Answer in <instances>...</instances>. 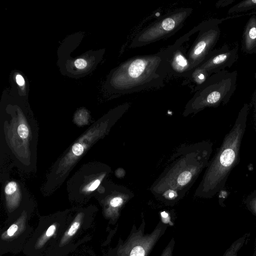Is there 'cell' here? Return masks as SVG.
I'll return each instance as SVG.
<instances>
[{
	"label": "cell",
	"mask_w": 256,
	"mask_h": 256,
	"mask_svg": "<svg viewBox=\"0 0 256 256\" xmlns=\"http://www.w3.org/2000/svg\"><path fill=\"white\" fill-rule=\"evenodd\" d=\"M174 48V43L156 54L135 56L121 63L111 74V90L127 94L164 86Z\"/></svg>",
	"instance_id": "obj_1"
},
{
	"label": "cell",
	"mask_w": 256,
	"mask_h": 256,
	"mask_svg": "<svg viewBox=\"0 0 256 256\" xmlns=\"http://www.w3.org/2000/svg\"><path fill=\"white\" fill-rule=\"evenodd\" d=\"M103 126L101 121L92 124L54 163L40 188L44 195L52 194L62 186L78 162L103 134Z\"/></svg>",
	"instance_id": "obj_2"
},
{
	"label": "cell",
	"mask_w": 256,
	"mask_h": 256,
	"mask_svg": "<svg viewBox=\"0 0 256 256\" xmlns=\"http://www.w3.org/2000/svg\"><path fill=\"white\" fill-rule=\"evenodd\" d=\"M237 72L223 70L212 74L194 94L190 102L201 108L227 102L236 88Z\"/></svg>",
	"instance_id": "obj_3"
},
{
	"label": "cell",
	"mask_w": 256,
	"mask_h": 256,
	"mask_svg": "<svg viewBox=\"0 0 256 256\" xmlns=\"http://www.w3.org/2000/svg\"><path fill=\"white\" fill-rule=\"evenodd\" d=\"M192 10L190 8H182L162 16L138 32L130 47L143 46L172 36L182 28Z\"/></svg>",
	"instance_id": "obj_4"
},
{
	"label": "cell",
	"mask_w": 256,
	"mask_h": 256,
	"mask_svg": "<svg viewBox=\"0 0 256 256\" xmlns=\"http://www.w3.org/2000/svg\"><path fill=\"white\" fill-rule=\"evenodd\" d=\"M224 20L212 18L203 21L196 26L198 34L187 54L193 70L214 50L220 36L219 26Z\"/></svg>",
	"instance_id": "obj_5"
},
{
	"label": "cell",
	"mask_w": 256,
	"mask_h": 256,
	"mask_svg": "<svg viewBox=\"0 0 256 256\" xmlns=\"http://www.w3.org/2000/svg\"><path fill=\"white\" fill-rule=\"evenodd\" d=\"M94 162L82 164L68 180L66 190L72 198H88L94 194L104 177Z\"/></svg>",
	"instance_id": "obj_6"
},
{
	"label": "cell",
	"mask_w": 256,
	"mask_h": 256,
	"mask_svg": "<svg viewBox=\"0 0 256 256\" xmlns=\"http://www.w3.org/2000/svg\"><path fill=\"white\" fill-rule=\"evenodd\" d=\"M144 222L138 228H133L124 242L119 245L116 256H148L156 242L164 234L166 224L160 222L150 234H144Z\"/></svg>",
	"instance_id": "obj_7"
},
{
	"label": "cell",
	"mask_w": 256,
	"mask_h": 256,
	"mask_svg": "<svg viewBox=\"0 0 256 256\" xmlns=\"http://www.w3.org/2000/svg\"><path fill=\"white\" fill-rule=\"evenodd\" d=\"M238 47H231L224 44L222 47L214 49L194 68L207 72L210 74L219 72L225 68H230L238 60Z\"/></svg>",
	"instance_id": "obj_8"
},
{
	"label": "cell",
	"mask_w": 256,
	"mask_h": 256,
	"mask_svg": "<svg viewBox=\"0 0 256 256\" xmlns=\"http://www.w3.org/2000/svg\"><path fill=\"white\" fill-rule=\"evenodd\" d=\"M197 32L198 30L196 26L188 32L180 37L175 42V48L168 62V76L188 78L191 76L194 70L192 68L190 63L182 45L190 36Z\"/></svg>",
	"instance_id": "obj_9"
},
{
	"label": "cell",
	"mask_w": 256,
	"mask_h": 256,
	"mask_svg": "<svg viewBox=\"0 0 256 256\" xmlns=\"http://www.w3.org/2000/svg\"><path fill=\"white\" fill-rule=\"evenodd\" d=\"M3 186V194L6 210L12 212L20 205L24 193L28 191L24 184L16 180L8 178L4 180Z\"/></svg>",
	"instance_id": "obj_10"
},
{
	"label": "cell",
	"mask_w": 256,
	"mask_h": 256,
	"mask_svg": "<svg viewBox=\"0 0 256 256\" xmlns=\"http://www.w3.org/2000/svg\"><path fill=\"white\" fill-rule=\"evenodd\" d=\"M242 49L247 54H256V16L252 14L248 20L243 30Z\"/></svg>",
	"instance_id": "obj_11"
},
{
	"label": "cell",
	"mask_w": 256,
	"mask_h": 256,
	"mask_svg": "<svg viewBox=\"0 0 256 256\" xmlns=\"http://www.w3.org/2000/svg\"><path fill=\"white\" fill-rule=\"evenodd\" d=\"M27 213L24 210L20 216L0 236L3 240H9L15 238L26 229Z\"/></svg>",
	"instance_id": "obj_12"
},
{
	"label": "cell",
	"mask_w": 256,
	"mask_h": 256,
	"mask_svg": "<svg viewBox=\"0 0 256 256\" xmlns=\"http://www.w3.org/2000/svg\"><path fill=\"white\" fill-rule=\"evenodd\" d=\"M84 216V214L83 212H79L77 214L61 238L59 243L60 247L66 245L75 235L82 224Z\"/></svg>",
	"instance_id": "obj_13"
},
{
	"label": "cell",
	"mask_w": 256,
	"mask_h": 256,
	"mask_svg": "<svg viewBox=\"0 0 256 256\" xmlns=\"http://www.w3.org/2000/svg\"><path fill=\"white\" fill-rule=\"evenodd\" d=\"M256 9V0H244L232 6L228 14H234Z\"/></svg>",
	"instance_id": "obj_14"
},
{
	"label": "cell",
	"mask_w": 256,
	"mask_h": 256,
	"mask_svg": "<svg viewBox=\"0 0 256 256\" xmlns=\"http://www.w3.org/2000/svg\"><path fill=\"white\" fill-rule=\"evenodd\" d=\"M210 76L211 74L205 70L194 68L191 76L188 78L196 84L194 92L202 86Z\"/></svg>",
	"instance_id": "obj_15"
},
{
	"label": "cell",
	"mask_w": 256,
	"mask_h": 256,
	"mask_svg": "<svg viewBox=\"0 0 256 256\" xmlns=\"http://www.w3.org/2000/svg\"><path fill=\"white\" fill-rule=\"evenodd\" d=\"M57 223H54L48 228L36 242L34 246L36 249L42 248L50 238L54 234L57 229Z\"/></svg>",
	"instance_id": "obj_16"
},
{
	"label": "cell",
	"mask_w": 256,
	"mask_h": 256,
	"mask_svg": "<svg viewBox=\"0 0 256 256\" xmlns=\"http://www.w3.org/2000/svg\"><path fill=\"white\" fill-rule=\"evenodd\" d=\"M235 158L234 152L230 148L226 149L222 153L220 162L222 166H228L231 165Z\"/></svg>",
	"instance_id": "obj_17"
},
{
	"label": "cell",
	"mask_w": 256,
	"mask_h": 256,
	"mask_svg": "<svg viewBox=\"0 0 256 256\" xmlns=\"http://www.w3.org/2000/svg\"><path fill=\"white\" fill-rule=\"evenodd\" d=\"M192 174L190 172L185 171L182 172L178 177V182L179 184L184 186L188 184L190 180Z\"/></svg>",
	"instance_id": "obj_18"
},
{
	"label": "cell",
	"mask_w": 256,
	"mask_h": 256,
	"mask_svg": "<svg viewBox=\"0 0 256 256\" xmlns=\"http://www.w3.org/2000/svg\"><path fill=\"white\" fill-rule=\"evenodd\" d=\"M174 246V238H172V240L162 252L160 256H172Z\"/></svg>",
	"instance_id": "obj_19"
},
{
	"label": "cell",
	"mask_w": 256,
	"mask_h": 256,
	"mask_svg": "<svg viewBox=\"0 0 256 256\" xmlns=\"http://www.w3.org/2000/svg\"><path fill=\"white\" fill-rule=\"evenodd\" d=\"M75 66L78 68H85L87 65V63L84 60L78 59L74 62Z\"/></svg>",
	"instance_id": "obj_20"
},
{
	"label": "cell",
	"mask_w": 256,
	"mask_h": 256,
	"mask_svg": "<svg viewBox=\"0 0 256 256\" xmlns=\"http://www.w3.org/2000/svg\"><path fill=\"white\" fill-rule=\"evenodd\" d=\"M235 0H222L216 3L218 7H224L232 3Z\"/></svg>",
	"instance_id": "obj_21"
},
{
	"label": "cell",
	"mask_w": 256,
	"mask_h": 256,
	"mask_svg": "<svg viewBox=\"0 0 256 256\" xmlns=\"http://www.w3.org/2000/svg\"><path fill=\"white\" fill-rule=\"evenodd\" d=\"M16 81L17 84L19 86H23L24 84V78L21 75L18 74L16 76Z\"/></svg>",
	"instance_id": "obj_22"
},
{
	"label": "cell",
	"mask_w": 256,
	"mask_h": 256,
	"mask_svg": "<svg viewBox=\"0 0 256 256\" xmlns=\"http://www.w3.org/2000/svg\"><path fill=\"white\" fill-rule=\"evenodd\" d=\"M175 196V192H171L169 194V196L170 198H172Z\"/></svg>",
	"instance_id": "obj_23"
}]
</instances>
